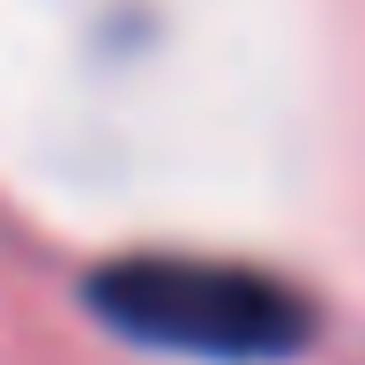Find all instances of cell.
<instances>
[{"label":"cell","mask_w":365,"mask_h":365,"mask_svg":"<svg viewBox=\"0 0 365 365\" xmlns=\"http://www.w3.org/2000/svg\"><path fill=\"white\" fill-rule=\"evenodd\" d=\"M82 306L112 336L194 365H291L321 343L306 284L224 254H112L82 276Z\"/></svg>","instance_id":"1"}]
</instances>
